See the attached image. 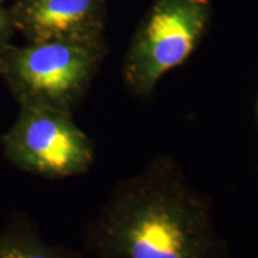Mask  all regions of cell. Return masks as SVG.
<instances>
[{"label": "cell", "instance_id": "cell-1", "mask_svg": "<svg viewBox=\"0 0 258 258\" xmlns=\"http://www.w3.org/2000/svg\"><path fill=\"white\" fill-rule=\"evenodd\" d=\"M85 245L95 258H227L207 200L165 159L116 186Z\"/></svg>", "mask_w": 258, "mask_h": 258}, {"label": "cell", "instance_id": "cell-2", "mask_svg": "<svg viewBox=\"0 0 258 258\" xmlns=\"http://www.w3.org/2000/svg\"><path fill=\"white\" fill-rule=\"evenodd\" d=\"M104 41L28 42L0 51V77L18 105L72 112L104 55Z\"/></svg>", "mask_w": 258, "mask_h": 258}, {"label": "cell", "instance_id": "cell-3", "mask_svg": "<svg viewBox=\"0 0 258 258\" xmlns=\"http://www.w3.org/2000/svg\"><path fill=\"white\" fill-rule=\"evenodd\" d=\"M212 16L211 0H156L139 25L124 62V79L148 95L161 77L195 50Z\"/></svg>", "mask_w": 258, "mask_h": 258}, {"label": "cell", "instance_id": "cell-4", "mask_svg": "<svg viewBox=\"0 0 258 258\" xmlns=\"http://www.w3.org/2000/svg\"><path fill=\"white\" fill-rule=\"evenodd\" d=\"M0 141L12 165L46 178L82 175L95 156L91 140L74 123L72 112L46 105L19 106Z\"/></svg>", "mask_w": 258, "mask_h": 258}, {"label": "cell", "instance_id": "cell-5", "mask_svg": "<svg viewBox=\"0 0 258 258\" xmlns=\"http://www.w3.org/2000/svg\"><path fill=\"white\" fill-rule=\"evenodd\" d=\"M9 10L28 42L103 40L106 0H12Z\"/></svg>", "mask_w": 258, "mask_h": 258}, {"label": "cell", "instance_id": "cell-6", "mask_svg": "<svg viewBox=\"0 0 258 258\" xmlns=\"http://www.w3.org/2000/svg\"><path fill=\"white\" fill-rule=\"evenodd\" d=\"M0 258H82L77 251L46 243L23 213L12 214L0 233Z\"/></svg>", "mask_w": 258, "mask_h": 258}, {"label": "cell", "instance_id": "cell-7", "mask_svg": "<svg viewBox=\"0 0 258 258\" xmlns=\"http://www.w3.org/2000/svg\"><path fill=\"white\" fill-rule=\"evenodd\" d=\"M15 32L16 29L9 8L0 4V51L12 43Z\"/></svg>", "mask_w": 258, "mask_h": 258}, {"label": "cell", "instance_id": "cell-8", "mask_svg": "<svg viewBox=\"0 0 258 258\" xmlns=\"http://www.w3.org/2000/svg\"><path fill=\"white\" fill-rule=\"evenodd\" d=\"M5 2H8V0H0V4H4Z\"/></svg>", "mask_w": 258, "mask_h": 258}]
</instances>
